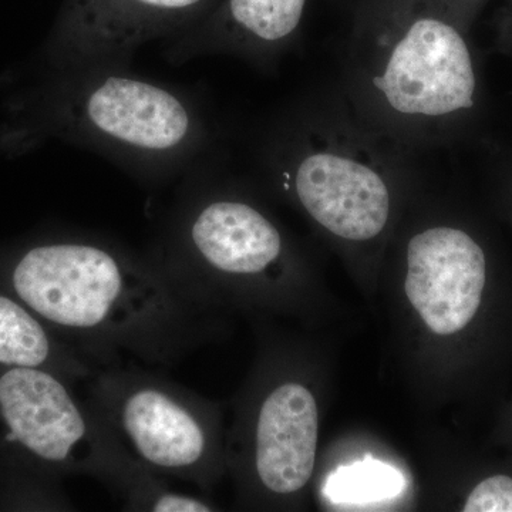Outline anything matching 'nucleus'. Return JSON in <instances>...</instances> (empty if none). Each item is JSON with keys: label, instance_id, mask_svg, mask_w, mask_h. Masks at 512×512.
Returning a JSON list of instances; mask_svg holds the SVG:
<instances>
[{"label": "nucleus", "instance_id": "1", "mask_svg": "<svg viewBox=\"0 0 512 512\" xmlns=\"http://www.w3.org/2000/svg\"><path fill=\"white\" fill-rule=\"evenodd\" d=\"M6 284L69 345L101 366L136 357L173 365L207 336V305L148 256L93 235L40 242L16 256Z\"/></svg>", "mask_w": 512, "mask_h": 512}, {"label": "nucleus", "instance_id": "2", "mask_svg": "<svg viewBox=\"0 0 512 512\" xmlns=\"http://www.w3.org/2000/svg\"><path fill=\"white\" fill-rule=\"evenodd\" d=\"M443 0H363L357 12L353 92L384 133L436 134L474 106L473 57Z\"/></svg>", "mask_w": 512, "mask_h": 512}, {"label": "nucleus", "instance_id": "3", "mask_svg": "<svg viewBox=\"0 0 512 512\" xmlns=\"http://www.w3.org/2000/svg\"><path fill=\"white\" fill-rule=\"evenodd\" d=\"M36 116L47 136L92 148L147 180L183 170L207 141L190 97L127 67L53 72Z\"/></svg>", "mask_w": 512, "mask_h": 512}, {"label": "nucleus", "instance_id": "4", "mask_svg": "<svg viewBox=\"0 0 512 512\" xmlns=\"http://www.w3.org/2000/svg\"><path fill=\"white\" fill-rule=\"evenodd\" d=\"M86 402L141 466L207 488L220 450L210 404L136 366H103L86 382Z\"/></svg>", "mask_w": 512, "mask_h": 512}, {"label": "nucleus", "instance_id": "5", "mask_svg": "<svg viewBox=\"0 0 512 512\" xmlns=\"http://www.w3.org/2000/svg\"><path fill=\"white\" fill-rule=\"evenodd\" d=\"M150 256L192 298L207 305L218 285L274 276L281 269L285 241L251 202L192 194L174 212Z\"/></svg>", "mask_w": 512, "mask_h": 512}, {"label": "nucleus", "instance_id": "6", "mask_svg": "<svg viewBox=\"0 0 512 512\" xmlns=\"http://www.w3.org/2000/svg\"><path fill=\"white\" fill-rule=\"evenodd\" d=\"M282 148V185L326 231L346 241L382 234L390 217V190L369 148L338 133L302 134Z\"/></svg>", "mask_w": 512, "mask_h": 512}, {"label": "nucleus", "instance_id": "7", "mask_svg": "<svg viewBox=\"0 0 512 512\" xmlns=\"http://www.w3.org/2000/svg\"><path fill=\"white\" fill-rule=\"evenodd\" d=\"M218 0H63L47 40L53 72L127 67L138 47L173 39L200 22Z\"/></svg>", "mask_w": 512, "mask_h": 512}, {"label": "nucleus", "instance_id": "8", "mask_svg": "<svg viewBox=\"0 0 512 512\" xmlns=\"http://www.w3.org/2000/svg\"><path fill=\"white\" fill-rule=\"evenodd\" d=\"M487 264L480 245L456 228L426 229L407 247L406 295L430 330L448 336L480 308Z\"/></svg>", "mask_w": 512, "mask_h": 512}, {"label": "nucleus", "instance_id": "9", "mask_svg": "<svg viewBox=\"0 0 512 512\" xmlns=\"http://www.w3.org/2000/svg\"><path fill=\"white\" fill-rule=\"evenodd\" d=\"M318 406L301 383L274 387L259 403L254 426L252 468L264 490L274 495L298 493L315 468Z\"/></svg>", "mask_w": 512, "mask_h": 512}, {"label": "nucleus", "instance_id": "10", "mask_svg": "<svg viewBox=\"0 0 512 512\" xmlns=\"http://www.w3.org/2000/svg\"><path fill=\"white\" fill-rule=\"evenodd\" d=\"M308 0H218L190 29L173 37L168 59L185 62L211 53L272 59L298 33Z\"/></svg>", "mask_w": 512, "mask_h": 512}, {"label": "nucleus", "instance_id": "11", "mask_svg": "<svg viewBox=\"0 0 512 512\" xmlns=\"http://www.w3.org/2000/svg\"><path fill=\"white\" fill-rule=\"evenodd\" d=\"M403 487L399 470L382 461L363 460L339 467L329 477L325 493L333 503L370 504L397 497Z\"/></svg>", "mask_w": 512, "mask_h": 512}, {"label": "nucleus", "instance_id": "12", "mask_svg": "<svg viewBox=\"0 0 512 512\" xmlns=\"http://www.w3.org/2000/svg\"><path fill=\"white\" fill-rule=\"evenodd\" d=\"M153 471L147 470L121 495L130 511L147 512H210L214 507L194 495L178 493Z\"/></svg>", "mask_w": 512, "mask_h": 512}, {"label": "nucleus", "instance_id": "13", "mask_svg": "<svg viewBox=\"0 0 512 512\" xmlns=\"http://www.w3.org/2000/svg\"><path fill=\"white\" fill-rule=\"evenodd\" d=\"M466 512H512V478L494 476L474 488Z\"/></svg>", "mask_w": 512, "mask_h": 512}, {"label": "nucleus", "instance_id": "14", "mask_svg": "<svg viewBox=\"0 0 512 512\" xmlns=\"http://www.w3.org/2000/svg\"><path fill=\"white\" fill-rule=\"evenodd\" d=\"M443 2L456 15V18L460 19L461 16L466 15L467 10L476 5L478 0H443Z\"/></svg>", "mask_w": 512, "mask_h": 512}]
</instances>
